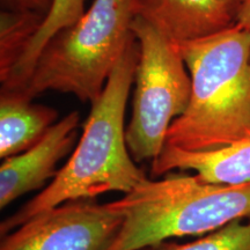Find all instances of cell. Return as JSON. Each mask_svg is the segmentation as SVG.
Listing matches in <instances>:
<instances>
[{
  "label": "cell",
  "instance_id": "obj_1",
  "mask_svg": "<svg viewBox=\"0 0 250 250\" xmlns=\"http://www.w3.org/2000/svg\"><path fill=\"white\" fill-rule=\"evenodd\" d=\"M139 55V43L133 35L101 95L92 103L79 144L68 161L42 192L1 221V236L62 203L96 198L109 191L127 193L149 180L134 164L125 139V108Z\"/></svg>",
  "mask_w": 250,
  "mask_h": 250
},
{
  "label": "cell",
  "instance_id": "obj_2",
  "mask_svg": "<svg viewBox=\"0 0 250 250\" xmlns=\"http://www.w3.org/2000/svg\"><path fill=\"white\" fill-rule=\"evenodd\" d=\"M191 78V98L171 123L166 145L210 151L250 136V33L236 22L177 44Z\"/></svg>",
  "mask_w": 250,
  "mask_h": 250
},
{
  "label": "cell",
  "instance_id": "obj_3",
  "mask_svg": "<svg viewBox=\"0 0 250 250\" xmlns=\"http://www.w3.org/2000/svg\"><path fill=\"white\" fill-rule=\"evenodd\" d=\"M123 224L109 250H143L171 237L211 233L250 219V182L218 184L167 173L110 202Z\"/></svg>",
  "mask_w": 250,
  "mask_h": 250
},
{
  "label": "cell",
  "instance_id": "obj_4",
  "mask_svg": "<svg viewBox=\"0 0 250 250\" xmlns=\"http://www.w3.org/2000/svg\"><path fill=\"white\" fill-rule=\"evenodd\" d=\"M134 18L132 0H94L83 18L46 43L18 92L34 100L55 90L92 104L133 37Z\"/></svg>",
  "mask_w": 250,
  "mask_h": 250
},
{
  "label": "cell",
  "instance_id": "obj_5",
  "mask_svg": "<svg viewBox=\"0 0 250 250\" xmlns=\"http://www.w3.org/2000/svg\"><path fill=\"white\" fill-rule=\"evenodd\" d=\"M132 33L140 55L125 139L134 161H154L165 147L171 123L188 109L191 78L176 43L138 17L132 22Z\"/></svg>",
  "mask_w": 250,
  "mask_h": 250
},
{
  "label": "cell",
  "instance_id": "obj_6",
  "mask_svg": "<svg viewBox=\"0 0 250 250\" xmlns=\"http://www.w3.org/2000/svg\"><path fill=\"white\" fill-rule=\"evenodd\" d=\"M123 215L95 198L70 201L26 221L2 236L0 250H109Z\"/></svg>",
  "mask_w": 250,
  "mask_h": 250
},
{
  "label": "cell",
  "instance_id": "obj_7",
  "mask_svg": "<svg viewBox=\"0 0 250 250\" xmlns=\"http://www.w3.org/2000/svg\"><path fill=\"white\" fill-rule=\"evenodd\" d=\"M79 124L80 114L72 111L56 122L33 147L4 159L0 166V208L55 179L58 162L73 149Z\"/></svg>",
  "mask_w": 250,
  "mask_h": 250
},
{
  "label": "cell",
  "instance_id": "obj_8",
  "mask_svg": "<svg viewBox=\"0 0 250 250\" xmlns=\"http://www.w3.org/2000/svg\"><path fill=\"white\" fill-rule=\"evenodd\" d=\"M132 7L134 17L176 44L213 35L235 23L219 0H132Z\"/></svg>",
  "mask_w": 250,
  "mask_h": 250
},
{
  "label": "cell",
  "instance_id": "obj_9",
  "mask_svg": "<svg viewBox=\"0 0 250 250\" xmlns=\"http://www.w3.org/2000/svg\"><path fill=\"white\" fill-rule=\"evenodd\" d=\"M174 169H191L205 182L241 184L250 182V136L210 151H186L165 145L152 161V175L161 176Z\"/></svg>",
  "mask_w": 250,
  "mask_h": 250
},
{
  "label": "cell",
  "instance_id": "obj_10",
  "mask_svg": "<svg viewBox=\"0 0 250 250\" xmlns=\"http://www.w3.org/2000/svg\"><path fill=\"white\" fill-rule=\"evenodd\" d=\"M58 112L33 103L18 90L0 93V158L18 155L36 145L57 122Z\"/></svg>",
  "mask_w": 250,
  "mask_h": 250
},
{
  "label": "cell",
  "instance_id": "obj_11",
  "mask_svg": "<svg viewBox=\"0 0 250 250\" xmlns=\"http://www.w3.org/2000/svg\"><path fill=\"white\" fill-rule=\"evenodd\" d=\"M85 14V0H54L48 14L22 58L14 67L11 76L1 83V88L20 90L29 79L39 56L46 43L59 30L70 27Z\"/></svg>",
  "mask_w": 250,
  "mask_h": 250
},
{
  "label": "cell",
  "instance_id": "obj_12",
  "mask_svg": "<svg viewBox=\"0 0 250 250\" xmlns=\"http://www.w3.org/2000/svg\"><path fill=\"white\" fill-rule=\"evenodd\" d=\"M45 15L4 9L0 14V81L4 83L22 58Z\"/></svg>",
  "mask_w": 250,
  "mask_h": 250
},
{
  "label": "cell",
  "instance_id": "obj_13",
  "mask_svg": "<svg viewBox=\"0 0 250 250\" xmlns=\"http://www.w3.org/2000/svg\"><path fill=\"white\" fill-rule=\"evenodd\" d=\"M235 220L189 243L162 241L143 250H250V219Z\"/></svg>",
  "mask_w": 250,
  "mask_h": 250
},
{
  "label": "cell",
  "instance_id": "obj_14",
  "mask_svg": "<svg viewBox=\"0 0 250 250\" xmlns=\"http://www.w3.org/2000/svg\"><path fill=\"white\" fill-rule=\"evenodd\" d=\"M54 0H1L5 9L12 11H33L41 14H48Z\"/></svg>",
  "mask_w": 250,
  "mask_h": 250
},
{
  "label": "cell",
  "instance_id": "obj_15",
  "mask_svg": "<svg viewBox=\"0 0 250 250\" xmlns=\"http://www.w3.org/2000/svg\"><path fill=\"white\" fill-rule=\"evenodd\" d=\"M235 22L250 33V0H245L235 17Z\"/></svg>",
  "mask_w": 250,
  "mask_h": 250
},
{
  "label": "cell",
  "instance_id": "obj_16",
  "mask_svg": "<svg viewBox=\"0 0 250 250\" xmlns=\"http://www.w3.org/2000/svg\"><path fill=\"white\" fill-rule=\"evenodd\" d=\"M219 1H221L225 6H226V8L229 11V13L233 15L234 19H235L237 12L240 11V8H241L245 0H219Z\"/></svg>",
  "mask_w": 250,
  "mask_h": 250
}]
</instances>
